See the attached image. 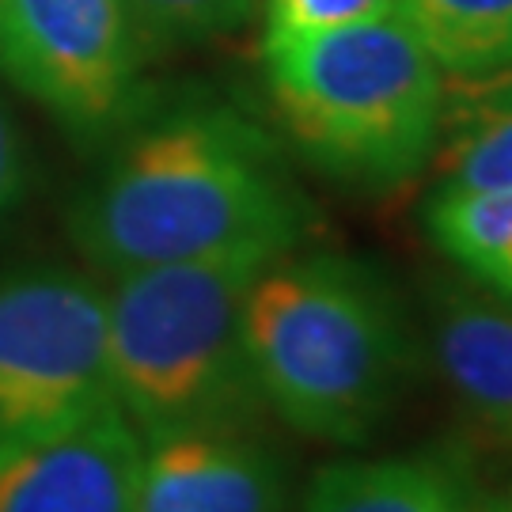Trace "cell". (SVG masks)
<instances>
[{"label":"cell","mask_w":512,"mask_h":512,"mask_svg":"<svg viewBox=\"0 0 512 512\" xmlns=\"http://www.w3.org/2000/svg\"><path fill=\"white\" fill-rule=\"evenodd\" d=\"M27 198V152L12 118L0 107V224L16 213Z\"/></svg>","instance_id":"obj_16"},{"label":"cell","mask_w":512,"mask_h":512,"mask_svg":"<svg viewBox=\"0 0 512 512\" xmlns=\"http://www.w3.org/2000/svg\"><path fill=\"white\" fill-rule=\"evenodd\" d=\"M300 512H475V486L437 456H353L311 475Z\"/></svg>","instance_id":"obj_11"},{"label":"cell","mask_w":512,"mask_h":512,"mask_svg":"<svg viewBox=\"0 0 512 512\" xmlns=\"http://www.w3.org/2000/svg\"><path fill=\"white\" fill-rule=\"evenodd\" d=\"M421 224L429 243L475 289L512 304V186L433 190Z\"/></svg>","instance_id":"obj_12"},{"label":"cell","mask_w":512,"mask_h":512,"mask_svg":"<svg viewBox=\"0 0 512 512\" xmlns=\"http://www.w3.org/2000/svg\"><path fill=\"white\" fill-rule=\"evenodd\" d=\"M243 330L270 418L327 448H365L418 372L391 281L342 251L274 258L247 293Z\"/></svg>","instance_id":"obj_2"},{"label":"cell","mask_w":512,"mask_h":512,"mask_svg":"<svg viewBox=\"0 0 512 512\" xmlns=\"http://www.w3.org/2000/svg\"><path fill=\"white\" fill-rule=\"evenodd\" d=\"M293 467L262 425L141 437L137 512H289Z\"/></svg>","instance_id":"obj_8"},{"label":"cell","mask_w":512,"mask_h":512,"mask_svg":"<svg viewBox=\"0 0 512 512\" xmlns=\"http://www.w3.org/2000/svg\"><path fill=\"white\" fill-rule=\"evenodd\" d=\"M475 512H512V471L494 486L475 490Z\"/></svg>","instance_id":"obj_17"},{"label":"cell","mask_w":512,"mask_h":512,"mask_svg":"<svg viewBox=\"0 0 512 512\" xmlns=\"http://www.w3.org/2000/svg\"><path fill=\"white\" fill-rule=\"evenodd\" d=\"M69 239L103 277L198 258L285 255L315 209L266 126L224 103L145 110L69 209Z\"/></svg>","instance_id":"obj_1"},{"label":"cell","mask_w":512,"mask_h":512,"mask_svg":"<svg viewBox=\"0 0 512 512\" xmlns=\"http://www.w3.org/2000/svg\"><path fill=\"white\" fill-rule=\"evenodd\" d=\"M444 76L512 65V0H399Z\"/></svg>","instance_id":"obj_13"},{"label":"cell","mask_w":512,"mask_h":512,"mask_svg":"<svg viewBox=\"0 0 512 512\" xmlns=\"http://www.w3.org/2000/svg\"><path fill=\"white\" fill-rule=\"evenodd\" d=\"M433 190L512 186V65L478 76H444Z\"/></svg>","instance_id":"obj_10"},{"label":"cell","mask_w":512,"mask_h":512,"mask_svg":"<svg viewBox=\"0 0 512 512\" xmlns=\"http://www.w3.org/2000/svg\"><path fill=\"white\" fill-rule=\"evenodd\" d=\"M141 433L114 403L0 440V512H137Z\"/></svg>","instance_id":"obj_7"},{"label":"cell","mask_w":512,"mask_h":512,"mask_svg":"<svg viewBox=\"0 0 512 512\" xmlns=\"http://www.w3.org/2000/svg\"><path fill=\"white\" fill-rule=\"evenodd\" d=\"M148 54L160 46H186L236 31L258 0H126Z\"/></svg>","instance_id":"obj_14"},{"label":"cell","mask_w":512,"mask_h":512,"mask_svg":"<svg viewBox=\"0 0 512 512\" xmlns=\"http://www.w3.org/2000/svg\"><path fill=\"white\" fill-rule=\"evenodd\" d=\"M262 8V46L285 38L319 35L349 23H365L399 12V0H258Z\"/></svg>","instance_id":"obj_15"},{"label":"cell","mask_w":512,"mask_h":512,"mask_svg":"<svg viewBox=\"0 0 512 512\" xmlns=\"http://www.w3.org/2000/svg\"><path fill=\"white\" fill-rule=\"evenodd\" d=\"M429 349L463 414L512 456V304L444 281L429 293Z\"/></svg>","instance_id":"obj_9"},{"label":"cell","mask_w":512,"mask_h":512,"mask_svg":"<svg viewBox=\"0 0 512 512\" xmlns=\"http://www.w3.org/2000/svg\"><path fill=\"white\" fill-rule=\"evenodd\" d=\"M274 258L281 255L239 251L107 277L110 403L141 437L270 418L251 368L243 308Z\"/></svg>","instance_id":"obj_3"},{"label":"cell","mask_w":512,"mask_h":512,"mask_svg":"<svg viewBox=\"0 0 512 512\" xmlns=\"http://www.w3.org/2000/svg\"><path fill=\"white\" fill-rule=\"evenodd\" d=\"M145 61L126 0H0V76L76 145H110L145 114Z\"/></svg>","instance_id":"obj_5"},{"label":"cell","mask_w":512,"mask_h":512,"mask_svg":"<svg viewBox=\"0 0 512 512\" xmlns=\"http://www.w3.org/2000/svg\"><path fill=\"white\" fill-rule=\"evenodd\" d=\"M285 141L319 175L384 194L433 160L444 73L403 12L262 46Z\"/></svg>","instance_id":"obj_4"},{"label":"cell","mask_w":512,"mask_h":512,"mask_svg":"<svg viewBox=\"0 0 512 512\" xmlns=\"http://www.w3.org/2000/svg\"><path fill=\"white\" fill-rule=\"evenodd\" d=\"M103 403L107 289L65 266L0 270V440Z\"/></svg>","instance_id":"obj_6"}]
</instances>
